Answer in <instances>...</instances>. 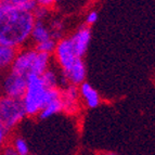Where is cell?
I'll list each match as a JSON object with an SVG mask.
<instances>
[{"label": "cell", "mask_w": 155, "mask_h": 155, "mask_svg": "<svg viewBox=\"0 0 155 155\" xmlns=\"http://www.w3.org/2000/svg\"><path fill=\"white\" fill-rule=\"evenodd\" d=\"M53 1H54V2H58V1H60V0H53Z\"/></svg>", "instance_id": "cell-24"}, {"label": "cell", "mask_w": 155, "mask_h": 155, "mask_svg": "<svg viewBox=\"0 0 155 155\" xmlns=\"http://www.w3.org/2000/svg\"><path fill=\"white\" fill-rule=\"evenodd\" d=\"M2 155H18V154L15 152V150H14L12 147H7L5 150H3Z\"/></svg>", "instance_id": "cell-22"}, {"label": "cell", "mask_w": 155, "mask_h": 155, "mask_svg": "<svg viewBox=\"0 0 155 155\" xmlns=\"http://www.w3.org/2000/svg\"><path fill=\"white\" fill-rule=\"evenodd\" d=\"M13 149L18 155H29V147L25 139L22 137H16L13 141Z\"/></svg>", "instance_id": "cell-17"}, {"label": "cell", "mask_w": 155, "mask_h": 155, "mask_svg": "<svg viewBox=\"0 0 155 155\" xmlns=\"http://www.w3.org/2000/svg\"><path fill=\"white\" fill-rule=\"evenodd\" d=\"M98 12H96V11H91V12H89L88 14H87V16H86V23H87V25H93V24L96 23L97 21H98Z\"/></svg>", "instance_id": "cell-19"}, {"label": "cell", "mask_w": 155, "mask_h": 155, "mask_svg": "<svg viewBox=\"0 0 155 155\" xmlns=\"http://www.w3.org/2000/svg\"><path fill=\"white\" fill-rule=\"evenodd\" d=\"M0 96H1V91H0Z\"/></svg>", "instance_id": "cell-26"}, {"label": "cell", "mask_w": 155, "mask_h": 155, "mask_svg": "<svg viewBox=\"0 0 155 155\" xmlns=\"http://www.w3.org/2000/svg\"><path fill=\"white\" fill-rule=\"evenodd\" d=\"M50 55L48 53H44V52H37L36 58L34 60L33 67L29 74H34L37 76H41L48 68H49L50 64ZM28 74V75H29Z\"/></svg>", "instance_id": "cell-11"}, {"label": "cell", "mask_w": 155, "mask_h": 155, "mask_svg": "<svg viewBox=\"0 0 155 155\" xmlns=\"http://www.w3.org/2000/svg\"><path fill=\"white\" fill-rule=\"evenodd\" d=\"M26 117L22 100L0 96V125L9 130L13 129Z\"/></svg>", "instance_id": "cell-3"}, {"label": "cell", "mask_w": 155, "mask_h": 155, "mask_svg": "<svg viewBox=\"0 0 155 155\" xmlns=\"http://www.w3.org/2000/svg\"><path fill=\"white\" fill-rule=\"evenodd\" d=\"M47 13H48V9L44 8V7H39L37 5V8L35 9V11L33 12L34 14V18L36 21H42V18L47 15Z\"/></svg>", "instance_id": "cell-18"}, {"label": "cell", "mask_w": 155, "mask_h": 155, "mask_svg": "<svg viewBox=\"0 0 155 155\" xmlns=\"http://www.w3.org/2000/svg\"><path fill=\"white\" fill-rule=\"evenodd\" d=\"M79 89V96L84 100V103L89 109H96L100 105L101 98L99 92L93 88L89 83L85 81L78 87Z\"/></svg>", "instance_id": "cell-10"}, {"label": "cell", "mask_w": 155, "mask_h": 155, "mask_svg": "<svg viewBox=\"0 0 155 155\" xmlns=\"http://www.w3.org/2000/svg\"><path fill=\"white\" fill-rule=\"evenodd\" d=\"M8 1H10L13 5H18V3H21L22 1H24V0H8Z\"/></svg>", "instance_id": "cell-23"}, {"label": "cell", "mask_w": 155, "mask_h": 155, "mask_svg": "<svg viewBox=\"0 0 155 155\" xmlns=\"http://www.w3.org/2000/svg\"><path fill=\"white\" fill-rule=\"evenodd\" d=\"M29 155H31V154H29Z\"/></svg>", "instance_id": "cell-27"}, {"label": "cell", "mask_w": 155, "mask_h": 155, "mask_svg": "<svg viewBox=\"0 0 155 155\" xmlns=\"http://www.w3.org/2000/svg\"><path fill=\"white\" fill-rule=\"evenodd\" d=\"M55 46H57V41L54 39H49V40H46V41L39 42L35 47V50L37 52H44V53H48V54H51L54 52Z\"/></svg>", "instance_id": "cell-16"}, {"label": "cell", "mask_w": 155, "mask_h": 155, "mask_svg": "<svg viewBox=\"0 0 155 155\" xmlns=\"http://www.w3.org/2000/svg\"><path fill=\"white\" fill-rule=\"evenodd\" d=\"M2 1H3V0H0V3H1V2H2Z\"/></svg>", "instance_id": "cell-25"}, {"label": "cell", "mask_w": 155, "mask_h": 155, "mask_svg": "<svg viewBox=\"0 0 155 155\" xmlns=\"http://www.w3.org/2000/svg\"><path fill=\"white\" fill-rule=\"evenodd\" d=\"M26 91L22 98L26 116H37L49 102L61 98V90L59 88H47L40 76L29 74L26 76Z\"/></svg>", "instance_id": "cell-2"}, {"label": "cell", "mask_w": 155, "mask_h": 155, "mask_svg": "<svg viewBox=\"0 0 155 155\" xmlns=\"http://www.w3.org/2000/svg\"><path fill=\"white\" fill-rule=\"evenodd\" d=\"M36 2L39 7H44V8L48 9V7H51L54 3V1L53 0H36Z\"/></svg>", "instance_id": "cell-20"}, {"label": "cell", "mask_w": 155, "mask_h": 155, "mask_svg": "<svg viewBox=\"0 0 155 155\" xmlns=\"http://www.w3.org/2000/svg\"><path fill=\"white\" fill-rule=\"evenodd\" d=\"M61 99L63 103V111L73 113L78 107L79 89L77 86L67 85L64 90H61Z\"/></svg>", "instance_id": "cell-9"}, {"label": "cell", "mask_w": 155, "mask_h": 155, "mask_svg": "<svg viewBox=\"0 0 155 155\" xmlns=\"http://www.w3.org/2000/svg\"><path fill=\"white\" fill-rule=\"evenodd\" d=\"M61 111H63V103H62V99L59 98L47 104L44 109L40 111L38 116L41 119H47L52 117L55 114L60 113Z\"/></svg>", "instance_id": "cell-14"}, {"label": "cell", "mask_w": 155, "mask_h": 155, "mask_svg": "<svg viewBox=\"0 0 155 155\" xmlns=\"http://www.w3.org/2000/svg\"><path fill=\"white\" fill-rule=\"evenodd\" d=\"M16 49L0 45V72L5 71L11 66L16 55Z\"/></svg>", "instance_id": "cell-13"}, {"label": "cell", "mask_w": 155, "mask_h": 155, "mask_svg": "<svg viewBox=\"0 0 155 155\" xmlns=\"http://www.w3.org/2000/svg\"><path fill=\"white\" fill-rule=\"evenodd\" d=\"M27 80L25 76L8 72L0 80V91L2 96L22 100L26 91Z\"/></svg>", "instance_id": "cell-4"}, {"label": "cell", "mask_w": 155, "mask_h": 155, "mask_svg": "<svg viewBox=\"0 0 155 155\" xmlns=\"http://www.w3.org/2000/svg\"><path fill=\"white\" fill-rule=\"evenodd\" d=\"M36 54L37 51L35 49H24L16 52L15 58L10 66L11 72L26 77L31 73Z\"/></svg>", "instance_id": "cell-6"}, {"label": "cell", "mask_w": 155, "mask_h": 155, "mask_svg": "<svg viewBox=\"0 0 155 155\" xmlns=\"http://www.w3.org/2000/svg\"><path fill=\"white\" fill-rule=\"evenodd\" d=\"M72 46L74 48L75 54L78 59H83L88 50L89 44L91 40V28L88 25H84L78 28L73 36L70 37Z\"/></svg>", "instance_id": "cell-8"}, {"label": "cell", "mask_w": 155, "mask_h": 155, "mask_svg": "<svg viewBox=\"0 0 155 155\" xmlns=\"http://www.w3.org/2000/svg\"><path fill=\"white\" fill-rule=\"evenodd\" d=\"M63 83L66 85H73L79 87L86 81L87 76V68L83 59H77L73 65L65 71H62Z\"/></svg>", "instance_id": "cell-7"}, {"label": "cell", "mask_w": 155, "mask_h": 155, "mask_svg": "<svg viewBox=\"0 0 155 155\" xmlns=\"http://www.w3.org/2000/svg\"><path fill=\"white\" fill-rule=\"evenodd\" d=\"M31 39H33V41L36 45L39 42L49 40V39H51V31L48 27L45 26L42 21H35L33 31H31Z\"/></svg>", "instance_id": "cell-12"}, {"label": "cell", "mask_w": 155, "mask_h": 155, "mask_svg": "<svg viewBox=\"0 0 155 155\" xmlns=\"http://www.w3.org/2000/svg\"><path fill=\"white\" fill-rule=\"evenodd\" d=\"M40 77L47 88H58V76L54 71L48 68Z\"/></svg>", "instance_id": "cell-15"}, {"label": "cell", "mask_w": 155, "mask_h": 155, "mask_svg": "<svg viewBox=\"0 0 155 155\" xmlns=\"http://www.w3.org/2000/svg\"><path fill=\"white\" fill-rule=\"evenodd\" d=\"M35 18L8 0L0 3V45L18 49L31 39Z\"/></svg>", "instance_id": "cell-1"}, {"label": "cell", "mask_w": 155, "mask_h": 155, "mask_svg": "<svg viewBox=\"0 0 155 155\" xmlns=\"http://www.w3.org/2000/svg\"><path fill=\"white\" fill-rule=\"evenodd\" d=\"M7 134H8V130L5 129L1 125H0V145H2L5 143V139H7Z\"/></svg>", "instance_id": "cell-21"}, {"label": "cell", "mask_w": 155, "mask_h": 155, "mask_svg": "<svg viewBox=\"0 0 155 155\" xmlns=\"http://www.w3.org/2000/svg\"><path fill=\"white\" fill-rule=\"evenodd\" d=\"M53 53H54L58 63L61 66L62 71L70 68L73 63L78 59L75 54L70 38H62L60 39L59 41H57V46H55Z\"/></svg>", "instance_id": "cell-5"}]
</instances>
